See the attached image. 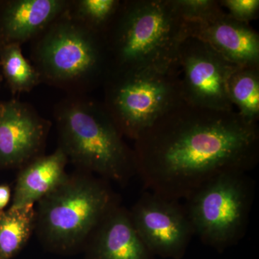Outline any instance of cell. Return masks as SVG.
Masks as SVG:
<instances>
[{"instance_id":"6da1fadb","label":"cell","mask_w":259,"mask_h":259,"mask_svg":"<svg viewBox=\"0 0 259 259\" xmlns=\"http://www.w3.org/2000/svg\"><path fill=\"white\" fill-rule=\"evenodd\" d=\"M133 150L136 174L150 192L187 199L218 177L256 166L258 126L234 110L182 101L135 140Z\"/></svg>"},{"instance_id":"7a4b0ae2","label":"cell","mask_w":259,"mask_h":259,"mask_svg":"<svg viewBox=\"0 0 259 259\" xmlns=\"http://www.w3.org/2000/svg\"><path fill=\"white\" fill-rule=\"evenodd\" d=\"M109 72L122 70H179L186 23L173 0H121L102 33Z\"/></svg>"},{"instance_id":"3957f363","label":"cell","mask_w":259,"mask_h":259,"mask_svg":"<svg viewBox=\"0 0 259 259\" xmlns=\"http://www.w3.org/2000/svg\"><path fill=\"white\" fill-rule=\"evenodd\" d=\"M59 148L88 173L124 183L136 172L134 150L124 142L102 102L67 95L54 107Z\"/></svg>"},{"instance_id":"277c9868","label":"cell","mask_w":259,"mask_h":259,"mask_svg":"<svg viewBox=\"0 0 259 259\" xmlns=\"http://www.w3.org/2000/svg\"><path fill=\"white\" fill-rule=\"evenodd\" d=\"M31 42V63L42 83L68 95H87L106 79L109 62L102 34L80 21L69 8Z\"/></svg>"},{"instance_id":"5b68a950","label":"cell","mask_w":259,"mask_h":259,"mask_svg":"<svg viewBox=\"0 0 259 259\" xmlns=\"http://www.w3.org/2000/svg\"><path fill=\"white\" fill-rule=\"evenodd\" d=\"M102 87L104 107L122 136L134 141L184 101L180 70L110 71Z\"/></svg>"},{"instance_id":"8992f818","label":"cell","mask_w":259,"mask_h":259,"mask_svg":"<svg viewBox=\"0 0 259 259\" xmlns=\"http://www.w3.org/2000/svg\"><path fill=\"white\" fill-rule=\"evenodd\" d=\"M38 202L39 234L46 243L59 250L71 249L88 239L116 205L105 183L81 175L67 176Z\"/></svg>"},{"instance_id":"52a82bcc","label":"cell","mask_w":259,"mask_h":259,"mask_svg":"<svg viewBox=\"0 0 259 259\" xmlns=\"http://www.w3.org/2000/svg\"><path fill=\"white\" fill-rule=\"evenodd\" d=\"M253 194L245 173L226 174L201 187L186 199L194 234L215 248L238 241L245 234Z\"/></svg>"},{"instance_id":"ba28073f","label":"cell","mask_w":259,"mask_h":259,"mask_svg":"<svg viewBox=\"0 0 259 259\" xmlns=\"http://www.w3.org/2000/svg\"><path fill=\"white\" fill-rule=\"evenodd\" d=\"M238 67L205 42L186 37L179 51L184 101L202 108L233 110L228 96V81Z\"/></svg>"},{"instance_id":"9c48e42d","label":"cell","mask_w":259,"mask_h":259,"mask_svg":"<svg viewBox=\"0 0 259 259\" xmlns=\"http://www.w3.org/2000/svg\"><path fill=\"white\" fill-rule=\"evenodd\" d=\"M130 214L146 248L162 256L180 257L194 235L185 207L153 192L143 194Z\"/></svg>"},{"instance_id":"30bf717a","label":"cell","mask_w":259,"mask_h":259,"mask_svg":"<svg viewBox=\"0 0 259 259\" xmlns=\"http://www.w3.org/2000/svg\"><path fill=\"white\" fill-rule=\"evenodd\" d=\"M51 126L28 102L0 100V166H24L42 156Z\"/></svg>"},{"instance_id":"8fae6325","label":"cell","mask_w":259,"mask_h":259,"mask_svg":"<svg viewBox=\"0 0 259 259\" xmlns=\"http://www.w3.org/2000/svg\"><path fill=\"white\" fill-rule=\"evenodd\" d=\"M187 37H194L238 66H259V35L249 23L225 11L199 22H185Z\"/></svg>"},{"instance_id":"7c38bea8","label":"cell","mask_w":259,"mask_h":259,"mask_svg":"<svg viewBox=\"0 0 259 259\" xmlns=\"http://www.w3.org/2000/svg\"><path fill=\"white\" fill-rule=\"evenodd\" d=\"M70 4L71 0L0 1V47L32 42Z\"/></svg>"},{"instance_id":"4fadbf2b","label":"cell","mask_w":259,"mask_h":259,"mask_svg":"<svg viewBox=\"0 0 259 259\" xmlns=\"http://www.w3.org/2000/svg\"><path fill=\"white\" fill-rule=\"evenodd\" d=\"M90 236L93 259H150L151 252L135 229L130 212L117 204Z\"/></svg>"},{"instance_id":"5bb4252c","label":"cell","mask_w":259,"mask_h":259,"mask_svg":"<svg viewBox=\"0 0 259 259\" xmlns=\"http://www.w3.org/2000/svg\"><path fill=\"white\" fill-rule=\"evenodd\" d=\"M67 156L58 147L49 156H39L23 166L15 186L10 208L34 206L62 183L68 175L65 168Z\"/></svg>"},{"instance_id":"9a60e30c","label":"cell","mask_w":259,"mask_h":259,"mask_svg":"<svg viewBox=\"0 0 259 259\" xmlns=\"http://www.w3.org/2000/svg\"><path fill=\"white\" fill-rule=\"evenodd\" d=\"M35 225L34 206L0 210V259H10L21 250Z\"/></svg>"},{"instance_id":"2e32d148","label":"cell","mask_w":259,"mask_h":259,"mask_svg":"<svg viewBox=\"0 0 259 259\" xmlns=\"http://www.w3.org/2000/svg\"><path fill=\"white\" fill-rule=\"evenodd\" d=\"M228 96L238 113L249 122L259 119V66H238L228 81Z\"/></svg>"},{"instance_id":"e0dca14e","label":"cell","mask_w":259,"mask_h":259,"mask_svg":"<svg viewBox=\"0 0 259 259\" xmlns=\"http://www.w3.org/2000/svg\"><path fill=\"white\" fill-rule=\"evenodd\" d=\"M0 68L13 95L30 93L42 83L38 71L24 56L20 46L0 47Z\"/></svg>"},{"instance_id":"ac0fdd59","label":"cell","mask_w":259,"mask_h":259,"mask_svg":"<svg viewBox=\"0 0 259 259\" xmlns=\"http://www.w3.org/2000/svg\"><path fill=\"white\" fill-rule=\"evenodd\" d=\"M121 0H71V13L92 30L102 34L111 23Z\"/></svg>"},{"instance_id":"d6986e66","label":"cell","mask_w":259,"mask_h":259,"mask_svg":"<svg viewBox=\"0 0 259 259\" xmlns=\"http://www.w3.org/2000/svg\"><path fill=\"white\" fill-rule=\"evenodd\" d=\"M174 5L185 22H199L223 11L218 0H173Z\"/></svg>"},{"instance_id":"ffe728a7","label":"cell","mask_w":259,"mask_h":259,"mask_svg":"<svg viewBox=\"0 0 259 259\" xmlns=\"http://www.w3.org/2000/svg\"><path fill=\"white\" fill-rule=\"evenodd\" d=\"M220 3L228 15L238 21L250 24L258 18V0H221Z\"/></svg>"},{"instance_id":"44dd1931","label":"cell","mask_w":259,"mask_h":259,"mask_svg":"<svg viewBox=\"0 0 259 259\" xmlns=\"http://www.w3.org/2000/svg\"><path fill=\"white\" fill-rule=\"evenodd\" d=\"M11 197V191L8 185L0 186V210L8 205Z\"/></svg>"},{"instance_id":"7402d4cb","label":"cell","mask_w":259,"mask_h":259,"mask_svg":"<svg viewBox=\"0 0 259 259\" xmlns=\"http://www.w3.org/2000/svg\"><path fill=\"white\" fill-rule=\"evenodd\" d=\"M3 80L4 79H3V74H2L1 68H0V89H1L2 83H3Z\"/></svg>"}]
</instances>
